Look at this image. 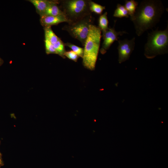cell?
Instances as JSON below:
<instances>
[{
    "label": "cell",
    "instance_id": "1",
    "mask_svg": "<svg viewBox=\"0 0 168 168\" xmlns=\"http://www.w3.org/2000/svg\"><path fill=\"white\" fill-rule=\"evenodd\" d=\"M165 9L162 1L160 0L142 1L133 16L130 17L137 35L141 36L145 31L155 27L159 22Z\"/></svg>",
    "mask_w": 168,
    "mask_h": 168
},
{
    "label": "cell",
    "instance_id": "2",
    "mask_svg": "<svg viewBox=\"0 0 168 168\" xmlns=\"http://www.w3.org/2000/svg\"><path fill=\"white\" fill-rule=\"evenodd\" d=\"M101 31L94 24L90 26L88 34L84 48L82 64L86 68L95 69L100 49Z\"/></svg>",
    "mask_w": 168,
    "mask_h": 168
},
{
    "label": "cell",
    "instance_id": "3",
    "mask_svg": "<svg viewBox=\"0 0 168 168\" xmlns=\"http://www.w3.org/2000/svg\"><path fill=\"white\" fill-rule=\"evenodd\" d=\"M168 52V25L164 30H159L157 28L148 34L147 41L144 47V55L147 58L152 59Z\"/></svg>",
    "mask_w": 168,
    "mask_h": 168
},
{
    "label": "cell",
    "instance_id": "4",
    "mask_svg": "<svg viewBox=\"0 0 168 168\" xmlns=\"http://www.w3.org/2000/svg\"><path fill=\"white\" fill-rule=\"evenodd\" d=\"M90 1V0H61L59 7L71 23L92 15L89 8Z\"/></svg>",
    "mask_w": 168,
    "mask_h": 168
},
{
    "label": "cell",
    "instance_id": "5",
    "mask_svg": "<svg viewBox=\"0 0 168 168\" xmlns=\"http://www.w3.org/2000/svg\"><path fill=\"white\" fill-rule=\"evenodd\" d=\"M94 20L95 18L91 15L66 25L62 29L68 32L72 37L79 40L84 46L88 34L90 26L93 24Z\"/></svg>",
    "mask_w": 168,
    "mask_h": 168
},
{
    "label": "cell",
    "instance_id": "6",
    "mask_svg": "<svg viewBox=\"0 0 168 168\" xmlns=\"http://www.w3.org/2000/svg\"><path fill=\"white\" fill-rule=\"evenodd\" d=\"M135 37L129 40L126 39L119 40L117 47L118 52V61L121 63L128 60L133 51L135 46Z\"/></svg>",
    "mask_w": 168,
    "mask_h": 168
},
{
    "label": "cell",
    "instance_id": "7",
    "mask_svg": "<svg viewBox=\"0 0 168 168\" xmlns=\"http://www.w3.org/2000/svg\"><path fill=\"white\" fill-rule=\"evenodd\" d=\"M115 25L113 28L109 27L105 31L102 32L103 41L100 49V52L102 54L106 52L115 41L118 40L119 36H122L124 34L127 33L124 31H117L114 28Z\"/></svg>",
    "mask_w": 168,
    "mask_h": 168
},
{
    "label": "cell",
    "instance_id": "8",
    "mask_svg": "<svg viewBox=\"0 0 168 168\" xmlns=\"http://www.w3.org/2000/svg\"><path fill=\"white\" fill-rule=\"evenodd\" d=\"M40 21L41 25L44 27L57 25L63 22L70 23L69 21L64 16L47 15L40 16Z\"/></svg>",
    "mask_w": 168,
    "mask_h": 168
},
{
    "label": "cell",
    "instance_id": "9",
    "mask_svg": "<svg viewBox=\"0 0 168 168\" xmlns=\"http://www.w3.org/2000/svg\"><path fill=\"white\" fill-rule=\"evenodd\" d=\"M35 6L36 12L41 16L48 7L53 3L55 0H29Z\"/></svg>",
    "mask_w": 168,
    "mask_h": 168
},
{
    "label": "cell",
    "instance_id": "10",
    "mask_svg": "<svg viewBox=\"0 0 168 168\" xmlns=\"http://www.w3.org/2000/svg\"><path fill=\"white\" fill-rule=\"evenodd\" d=\"M59 2V1L55 0L53 3L48 7L41 16L47 15L54 16H63L65 17L64 14L58 5Z\"/></svg>",
    "mask_w": 168,
    "mask_h": 168
},
{
    "label": "cell",
    "instance_id": "11",
    "mask_svg": "<svg viewBox=\"0 0 168 168\" xmlns=\"http://www.w3.org/2000/svg\"><path fill=\"white\" fill-rule=\"evenodd\" d=\"M45 40H47L53 44L56 43L59 38L54 33L51 26L44 27Z\"/></svg>",
    "mask_w": 168,
    "mask_h": 168
},
{
    "label": "cell",
    "instance_id": "12",
    "mask_svg": "<svg viewBox=\"0 0 168 168\" xmlns=\"http://www.w3.org/2000/svg\"><path fill=\"white\" fill-rule=\"evenodd\" d=\"M138 5V2L134 0L125 1L124 6L127 11L130 17L134 15Z\"/></svg>",
    "mask_w": 168,
    "mask_h": 168
},
{
    "label": "cell",
    "instance_id": "13",
    "mask_svg": "<svg viewBox=\"0 0 168 168\" xmlns=\"http://www.w3.org/2000/svg\"><path fill=\"white\" fill-rule=\"evenodd\" d=\"M107 15V12H105L101 15L99 18L98 27L102 32L105 31L109 28V21Z\"/></svg>",
    "mask_w": 168,
    "mask_h": 168
},
{
    "label": "cell",
    "instance_id": "14",
    "mask_svg": "<svg viewBox=\"0 0 168 168\" xmlns=\"http://www.w3.org/2000/svg\"><path fill=\"white\" fill-rule=\"evenodd\" d=\"M128 12L124 6L120 4H118L115 10L113 16L118 18L129 17Z\"/></svg>",
    "mask_w": 168,
    "mask_h": 168
},
{
    "label": "cell",
    "instance_id": "15",
    "mask_svg": "<svg viewBox=\"0 0 168 168\" xmlns=\"http://www.w3.org/2000/svg\"><path fill=\"white\" fill-rule=\"evenodd\" d=\"M53 47L56 50L57 54L63 58H65L64 54L66 51L64 43L59 38L58 41L53 44Z\"/></svg>",
    "mask_w": 168,
    "mask_h": 168
},
{
    "label": "cell",
    "instance_id": "16",
    "mask_svg": "<svg viewBox=\"0 0 168 168\" xmlns=\"http://www.w3.org/2000/svg\"><path fill=\"white\" fill-rule=\"evenodd\" d=\"M89 8L91 12H94L98 15H101L103 11L105 9V7L90 0Z\"/></svg>",
    "mask_w": 168,
    "mask_h": 168
},
{
    "label": "cell",
    "instance_id": "17",
    "mask_svg": "<svg viewBox=\"0 0 168 168\" xmlns=\"http://www.w3.org/2000/svg\"><path fill=\"white\" fill-rule=\"evenodd\" d=\"M64 44L65 46L71 48L72 50L77 54L79 57L83 58L84 54V48L78 47L70 43H64Z\"/></svg>",
    "mask_w": 168,
    "mask_h": 168
},
{
    "label": "cell",
    "instance_id": "18",
    "mask_svg": "<svg viewBox=\"0 0 168 168\" xmlns=\"http://www.w3.org/2000/svg\"><path fill=\"white\" fill-rule=\"evenodd\" d=\"M44 43L45 48V51L46 54H56L57 52L54 49L53 44L48 40H45Z\"/></svg>",
    "mask_w": 168,
    "mask_h": 168
},
{
    "label": "cell",
    "instance_id": "19",
    "mask_svg": "<svg viewBox=\"0 0 168 168\" xmlns=\"http://www.w3.org/2000/svg\"><path fill=\"white\" fill-rule=\"evenodd\" d=\"M65 57L77 62L79 56L72 50L66 51L64 54Z\"/></svg>",
    "mask_w": 168,
    "mask_h": 168
},
{
    "label": "cell",
    "instance_id": "20",
    "mask_svg": "<svg viewBox=\"0 0 168 168\" xmlns=\"http://www.w3.org/2000/svg\"><path fill=\"white\" fill-rule=\"evenodd\" d=\"M3 60L0 57V66L3 64Z\"/></svg>",
    "mask_w": 168,
    "mask_h": 168
},
{
    "label": "cell",
    "instance_id": "21",
    "mask_svg": "<svg viewBox=\"0 0 168 168\" xmlns=\"http://www.w3.org/2000/svg\"><path fill=\"white\" fill-rule=\"evenodd\" d=\"M2 160H1V154L0 153V165H1L2 164Z\"/></svg>",
    "mask_w": 168,
    "mask_h": 168
}]
</instances>
